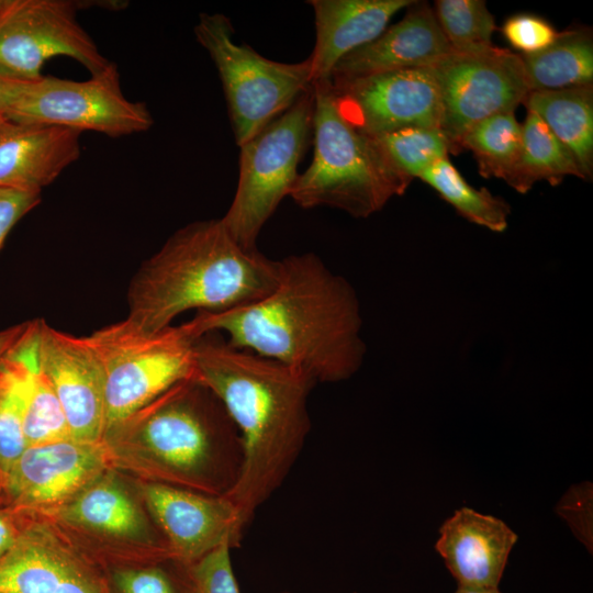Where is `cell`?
Wrapping results in <instances>:
<instances>
[{
  "mask_svg": "<svg viewBox=\"0 0 593 593\" xmlns=\"http://www.w3.org/2000/svg\"><path fill=\"white\" fill-rule=\"evenodd\" d=\"M521 57L530 91L560 90L593 82V40L588 29L562 31L548 48Z\"/></svg>",
  "mask_w": 593,
  "mask_h": 593,
  "instance_id": "24",
  "label": "cell"
},
{
  "mask_svg": "<svg viewBox=\"0 0 593 593\" xmlns=\"http://www.w3.org/2000/svg\"><path fill=\"white\" fill-rule=\"evenodd\" d=\"M454 593H503L499 588H460L457 586Z\"/></svg>",
  "mask_w": 593,
  "mask_h": 593,
  "instance_id": "38",
  "label": "cell"
},
{
  "mask_svg": "<svg viewBox=\"0 0 593 593\" xmlns=\"http://www.w3.org/2000/svg\"><path fill=\"white\" fill-rule=\"evenodd\" d=\"M313 112L311 87L288 110L239 146L237 188L221 219L244 247L257 248L264 225L283 198L290 195L312 133Z\"/></svg>",
  "mask_w": 593,
  "mask_h": 593,
  "instance_id": "8",
  "label": "cell"
},
{
  "mask_svg": "<svg viewBox=\"0 0 593 593\" xmlns=\"http://www.w3.org/2000/svg\"><path fill=\"white\" fill-rule=\"evenodd\" d=\"M7 2H8V0H0V11L4 8Z\"/></svg>",
  "mask_w": 593,
  "mask_h": 593,
  "instance_id": "40",
  "label": "cell"
},
{
  "mask_svg": "<svg viewBox=\"0 0 593 593\" xmlns=\"http://www.w3.org/2000/svg\"><path fill=\"white\" fill-rule=\"evenodd\" d=\"M281 593H291V592H281Z\"/></svg>",
  "mask_w": 593,
  "mask_h": 593,
  "instance_id": "41",
  "label": "cell"
},
{
  "mask_svg": "<svg viewBox=\"0 0 593 593\" xmlns=\"http://www.w3.org/2000/svg\"><path fill=\"white\" fill-rule=\"evenodd\" d=\"M139 490L169 560L189 564L220 546H239L246 526L226 495L156 481L141 484Z\"/></svg>",
  "mask_w": 593,
  "mask_h": 593,
  "instance_id": "14",
  "label": "cell"
},
{
  "mask_svg": "<svg viewBox=\"0 0 593 593\" xmlns=\"http://www.w3.org/2000/svg\"><path fill=\"white\" fill-rule=\"evenodd\" d=\"M568 176L583 179L570 152L534 112L527 111L522 124L519 155L505 182L524 194L536 182L556 186Z\"/></svg>",
  "mask_w": 593,
  "mask_h": 593,
  "instance_id": "25",
  "label": "cell"
},
{
  "mask_svg": "<svg viewBox=\"0 0 593 593\" xmlns=\"http://www.w3.org/2000/svg\"><path fill=\"white\" fill-rule=\"evenodd\" d=\"M11 349L0 360V471L2 474L26 448L23 433V376L20 363Z\"/></svg>",
  "mask_w": 593,
  "mask_h": 593,
  "instance_id": "30",
  "label": "cell"
},
{
  "mask_svg": "<svg viewBox=\"0 0 593 593\" xmlns=\"http://www.w3.org/2000/svg\"><path fill=\"white\" fill-rule=\"evenodd\" d=\"M12 514L19 534L0 558V593H111L94 564L46 524L35 516Z\"/></svg>",
  "mask_w": 593,
  "mask_h": 593,
  "instance_id": "15",
  "label": "cell"
},
{
  "mask_svg": "<svg viewBox=\"0 0 593 593\" xmlns=\"http://www.w3.org/2000/svg\"><path fill=\"white\" fill-rule=\"evenodd\" d=\"M104 441L72 438L26 447L3 474L1 507L46 516L109 470Z\"/></svg>",
  "mask_w": 593,
  "mask_h": 593,
  "instance_id": "12",
  "label": "cell"
},
{
  "mask_svg": "<svg viewBox=\"0 0 593 593\" xmlns=\"http://www.w3.org/2000/svg\"><path fill=\"white\" fill-rule=\"evenodd\" d=\"M80 134L0 116V188L41 192L79 158Z\"/></svg>",
  "mask_w": 593,
  "mask_h": 593,
  "instance_id": "20",
  "label": "cell"
},
{
  "mask_svg": "<svg viewBox=\"0 0 593 593\" xmlns=\"http://www.w3.org/2000/svg\"><path fill=\"white\" fill-rule=\"evenodd\" d=\"M41 320L29 321L12 353L23 376V433L26 447L71 438L52 382L40 358Z\"/></svg>",
  "mask_w": 593,
  "mask_h": 593,
  "instance_id": "22",
  "label": "cell"
},
{
  "mask_svg": "<svg viewBox=\"0 0 593 593\" xmlns=\"http://www.w3.org/2000/svg\"><path fill=\"white\" fill-rule=\"evenodd\" d=\"M518 537L502 519L469 507L456 510L435 544L460 588H499Z\"/></svg>",
  "mask_w": 593,
  "mask_h": 593,
  "instance_id": "17",
  "label": "cell"
},
{
  "mask_svg": "<svg viewBox=\"0 0 593 593\" xmlns=\"http://www.w3.org/2000/svg\"><path fill=\"white\" fill-rule=\"evenodd\" d=\"M278 275L279 259L240 245L222 219L190 223L138 269L126 318L159 332L189 310L219 312L254 302L273 288Z\"/></svg>",
  "mask_w": 593,
  "mask_h": 593,
  "instance_id": "3",
  "label": "cell"
},
{
  "mask_svg": "<svg viewBox=\"0 0 593 593\" xmlns=\"http://www.w3.org/2000/svg\"><path fill=\"white\" fill-rule=\"evenodd\" d=\"M451 52L434 10L415 1L398 23L343 57L328 80L336 85L390 70L430 67Z\"/></svg>",
  "mask_w": 593,
  "mask_h": 593,
  "instance_id": "18",
  "label": "cell"
},
{
  "mask_svg": "<svg viewBox=\"0 0 593 593\" xmlns=\"http://www.w3.org/2000/svg\"><path fill=\"white\" fill-rule=\"evenodd\" d=\"M434 13L454 52H475L493 46V14L483 0H437Z\"/></svg>",
  "mask_w": 593,
  "mask_h": 593,
  "instance_id": "29",
  "label": "cell"
},
{
  "mask_svg": "<svg viewBox=\"0 0 593 593\" xmlns=\"http://www.w3.org/2000/svg\"><path fill=\"white\" fill-rule=\"evenodd\" d=\"M314 155L290 198L302 209L328 206L356 219L381 211L411 180L387 159L376 141L340 113L329 80L312 83Z\"/></svg>",
  "mask_w": 593,
  "mask_h": 593,
  "instance_id": "5",
  "label": "cell"
},
{
  "mask_svg": "<svg viewBox=\"0 0 593 593\" xmlns=\"http://www.w3.org/2000/svg\"><path fill=\"white\" fill-rule=\"evenodd\" d=\"M112 455L138 459L156 482L227 495L244 465L240 434L221 400L195 379L182 381L107 432Z\"/></svg>",
  "mask_w": 593,
  "mask_h": 593,
  "instance_id": "4",
  "label": "cell"
},
{
  "mask_svg": "<svg viewBox=\"0 0 593 593\" xmlns=\"http://www.w3.org/2000/svg\"><path fill=\"white\" fill-rule=\"evenodd\" d=\"M79 8L69 0H8L0 11V74L35 81L57 56L77 60L91 75L104 70L111 61L80 25Z\"/></svg>",
  "mask_w": 593,
  "mask_h": 593,
  "instance_id": "11",
  "label": "cell"
},
{
  "mask_svg": "<svg viewBox=\"0 0 593 593\" xmlns=\"http://www.w3.org/2000/svg\"><path fill=\"white\" fill-rule=\"evenodd\" d=\"M40 358L65 414L72 439L103 440L104 376L83 337L40 325Z\"/></svg>",
  "mask_w": 593,
  "mask_h": 593,
  "instance_id": "16",
  "label": "cell"
},
{
  "mask_svg": "<svg viewBox=\"0 0 593 593\" xmlns=\"http://www.w3.org/2000/svg\"><path fill=\"white\" fill-rule=\"evenodd\" d=\"M29 322L20 323L0 331V360L19 340L27 327Z\"/></svg>",
  "mask_w": 593,
  "mask_h": 593,
  "instance_id": "37",
  "label": "cell"
},
{
  "mask_svg": "<svg viewBox=\"0 0 593 593\" xmlns=\"http://www.w3.org/2000/svg\"><path fill=\"white\" fill-rule=\"evenodd\" d=\"M2 479H3V474L0 471V506H1V495H2Z\"/></svg>",
  "mask_w": 593,
  "mask_h": 593,
  "instance_id": "39",
  "label": "cell"
},
{
  "mask_svg": "<svg viewBox=\"0 0 593 593\" xmlns=\"http://www.w3.org/2000/svg\"><path fill=\"white\" fill-rule=\"evenodd\" d=\"M26 82L0 74V116H7L18 101Z\"/></svg>",
  "mask_w": 593,
  "mask_h": 593,
  "instance_id": "35",
  "label": "cell"
},
{
  "mask_svg": "<svg viewBox=\"0 0 593 593\" xmlns=\"http://www.w3.org/2000/svg\"><path fill=\"white\" fill-rule=\"evenodd\" d=\"M390 164L411 181L452 154L439 128L411 126L372 137Z\"/></svg>",
  "mask_w": 593,
  "mask_h": 593,
  "instance_id": "28",
  "label": "cell"
},
{
  "mask_svg": "<svg viewBox=\"0 0 593 593\" xmlns=\"http://www.w3.org/2000/svg\"><path fill=\"white\" fill-rule=\"evenodd\" d=\"M41 202V192L0 188V248L9 232Z\"/></svg>",
  "mask_w": 593,
  "mask_h": 593,
  "instance_id": "34",
  "label": "cell"
},
{
  "mask_svg": "<svg viewBox=\"0 0 593 593\" xmlns=\"http://www.w3.org/2000/svg\"><path fill=\"white\" fill-rule=\"evenodd\" d=\"M414 0H311L316 40L311 54L312 83L328 80L336 64L372 42L392 16Z\"/></svg>",
  "mask_w": 593,
  "mask_h": 593,
  "instance_id": "21",
  "label": "cell"
},
{
  "mask_svg": "<svg viewBox=\"0 0 593 593\" xmlns=\"http://www.w3.org/2000/svg\"><path fill=\"white\" fill-rule=\"evenodd\" d=\"M522 146V124L515 112L494 114L473 125L462 137L460 148L469 149L485 178L503 181L513 170Z\"/></svg>",
  "mask_w": 593,
  "mask_h": 593,
  "instance_id": "27",
  "label": "cell"
},
{
  "mask_svg": "<svg viewBox=\"0 0 593 593\" xmlns=\"http://www.w3.org/2000/svg\"><path fill=\"white\" fill-rule=\"evenodd\" d=\"M158 563L119 566L112 570L113 588L118 593H182L177 571Z\"/></svg>",
  "mask_w": 593,
  "mask_h": 593,
  "instance_id": "32",
  "label": "cell"
},
{
  "mask_svg": "<svg viewBox=\"0 0 593 593\" xmlns=\"http://www.w3.org/2000/svg\"><path fill=\"white\" fill-rule=\"evenodd\" d=\"M7 118L26 124L93 131L109 137L146 132L154 119L144 102L127 99L114 63L87 80L42 76L26 82Z\"/></svg>",
  "mask_w": 593,
  "mask_h": 593,
  "instance_id": "9",
  "label": "cell"
},
{
  "mask_svg": "<svg viewBox=\"0 0 593 593\" xmlns=\"http://www.w3.org/2000/svg\"><path fill=\"white\" fill-rule=\"evenodd\" d=\"M49 515L65 525L103 538L138 541L154 560H169L161 534L110 470Z\"/></svg>",
  "mask_w": 593,
  "mask_h": 593,
  "instance_id": "19",
  "label": "cell"
},
{
  "mask_svg": "<svg viewBox=\"0 0 593 593\" xmlns=\"http://www.w3.org/2000/svg\"><path fill=\"white\" fill-rule=\"evenodd\" d=\"M195 380L222 402L244 447L240 478L226 496L245 526L281 486L311 430L306 372L228 345L217 333L194 343Z\"/></svg>",
  "mask_w": 593,
  "mask_h": 593,
  "instance_id": "2",
  "label": "cell"
},
{
  "mask_svg": "<svg viewBox=\"0 0 593 593\" xmlns=\"http://www.w3.org/2000/svg\"><path fill=\"white\" fill-rule=\"evenodd\" d=\"M19 534L14 515L0 506V558L13 546Z\"/></svg>",
  "mask_w": 593,
  "mask_h": 593,
  "instance_id": "36",
  "label": "cell"
},
{
  "mask_svg": "<svg viewBox=\"0 0 593 593\" xmlns=\"http://www.w3.org/2000/svg\"><path fill=\"white\" fill-rule=\"evenodd\" d=\"M83 338L104 376V434L174 385L195 377L198 337L187 323L149 333L126 318Z\"/></svg>",
  "mask_w": 593,
  "mask_h": 593,
  "instance_id": "6",
  "label": "cell"
},
{
  "mask_svg": "<svg viewBox=\"0 0 593 593\" xmlns=\"http://www.w3.org/2000/svg\"><path fill=\"white\" fill-rule=\"evenodd\" d=\"M228 545L189 564L176 563L182 593H240Z\"/></svg>",
  "mask_w": 593,
  "mask_h": 593,
  "instance_id": "31",
  "label": "cell"
},
{
  "mask_svg": "<svg viewBox=\"0 0 593 593\" xmlns=\"http://www.w3.org/2000/svg\"><path fill=\"white\" fill-rule=\"evenodd\" d=\"M418 179L433 188L467 221L494 233L507 228L510 204L485 188L477 189L469 184L448 157L428 167Z\"/></svg>",
  "mask_w": 593,
  "mask_h": 593,
  "instance_id": "26",
  "label": "cell"
},
{
  "mask_svg": "<svg viewBox=\"0 0 593 593\" xmlns=\"http://www.w3.org/2000/svg\"><path fill=\"white\" fill-rule=\"evenodd\" d=\"M439 96V130L452 154L477 123L502 112H515L530 92L521 55L491 46L451 52L429 67Z\"/></svg>",
  "mask_w": 593,
  "mask_h": 593,
  "instance_id": "10",
  "label": "cell"
},
{
  "mask_svg": "<svg viewBox=\"0 0 593 593\" xmlns=\"http://www.w3.org/2000/svg\"><path fill=\"white\" fill-rule=\"evenodd\" d=\"M332 87L343 116L368 136L411 126L439 128V96L429 67L373 74Z\"/></svg>",
  "mask_w": 593,
  "mask_h": 593,
  "instance_id": "13",
  "label": "cell"
},
{
  "mask_svg": "<svg viewBox=\"0 0 593 593\" xmlns=\"http://www.w3.org/2000/svg\"><path fill=\"white\" fill-rule=\"evenodd\" d=\"M194 34L217 69L238 146L312 87L310 58L293 64L275 61L245 43H235L232 23L222 13H201Z\"/></svg>",
  "mask_w": 593,
  "mask_h": 593,
  "instance_id": "7",
  "label": "cell"
},
{
  "mask_svg": "<svg viewBox=\"0 0 593 593\" xmlns=\"http://www.w3.org/2000/svg\"><path fill=\"white\" fill-rule=\"evenodd\" d=\"M200 337L225 333L232 347L300 369L316 383L350 379L367 353L356 290L314 253L279 259L273 288L260 299L187 322Z\"/></svg>",
  "mask_w": 593,
  "mask_h": 593,
  "instance_id": "1",
  "label": "cell"
},
{
  "mask_svg": "<svg viewBox=\"0 0 593 593\" xmlns=\"http://www.w3.org/2000/svg\"><path fill=\"white\" fill-rule=\"evenodd\" d=\"M508 44L522 56L534 55L552 45L560 36L548 21L530 13L510 16L502 26Z\"/></svg>",
  "mask_w": 593,
  "mask_h": 593,
  "instance_id": "33",
  "label": "cell"
},
{
  "mask_svg": "<svg viewBox=\"0 0 593 593\" xmlns=\"http://www.w3.org/2000/svg\"><path fill=\"white\" fill-rule=\"evenodd\" d=\"M570 152L583 180L593 175V85L530 91L523 102Z\"/></svg>",
  "mask_w": 593,
  "mask_h": 593,
  "instance_id": "23",
  "label": "cell"
}]
</instances>
